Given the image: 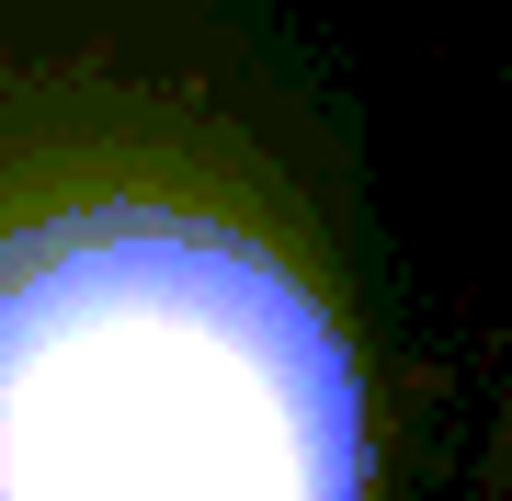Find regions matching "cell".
Returning a JSON list of instances; mask_svg holds the SVG:
<instances>
[{
    "mask_svg": "<svg viewBox=\"0 0 512 501\" xmlns=\"http://www.w3.org/2000/svg\"><path fill=\"white\" fill-rule=\"evenodd\" d=\"M0 501H365L342 319L148 103H0Z\"/></svg>",
    "mask_w": 512,
    "mask_h": 501,
    "instance_id": "cell-1",
    "label": "cell"
}]
</instances>
